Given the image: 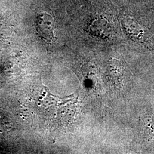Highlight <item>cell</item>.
<instances>
[{
    "mask_svg": "<svg viewBox=\"0 0 154 154\" xmlns=\"http://www.w3.org/2000/svg\"><path fill=\"white\" fill-rule=\"evenodd\" d=\"M35 23L39 36L45 41L51 42L55 38L54 18L46 12H41L36 17Z\"/></svg>",
    "mask_w": 154,
    "mask_h": 154,
    "instance_id": "1",
    "label": "cell"
}]
</instances>
